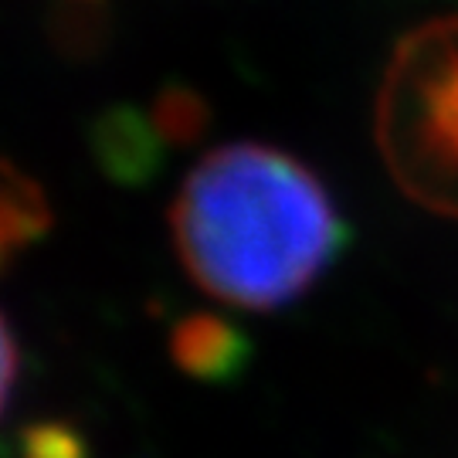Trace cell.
Returning a JSON list of instances; mask_svg holds the SVG:
<instances>
[{
	"label": "cell",
	"mask_w": 458,
	"mask_h": 458,
	"mask_svg": "<svg viewBox=\"0 0 458 458\" xmlns=\"http://www.w3.org/2000/svg\"><path fill=\"white\" fill-rule=\"evenodd\" d=\"M187 276L234 310L299 302L350 242L327 183L293 153L265 143L211 149L170 208Z\"/></svg>",
	"instance_id": "6da1fadb"
},
{
	"label": "cell",
	"mask_w": 458,
	"mask_h": 458,
	"mask_svg": "<svg viewBox=\"0 0 458 458\" xmlns=\"http://www.w3.org/2000/svg\"><path fill=\"white\" fill-rule=\"evenodd\" d=\"M374 136L394 183L425 211L458 221V14L397 41Z\"/></svg>",
	"instance_id": "7a4b0ae2"
},
{
	"label": "cell",
	"mask_w": 458,
	"mask_h": 458,
	"mask_svg": "<svg viewBox=\"0 0 458 458\" xmlns=\"http://www.w3.org/2000/svg\"><path fill=\"white\" fill-rule=\"evenodd\" d=\"M166 350L177 370L200 384H231L251 363V340L225 316L208 310L183 312L170 323Z\"/></svg>",
	"instance_id": "3957f363"
},
{
	"label": "cell",
	"mask_w": 458,
	"mask_h": 458,
	"mask_svg": "<svg viewBox=\"0 0 458 458\" xmlns=\"http://www.w3.org/2000/svg\"><path fill=\"white\" fill-rule=\"evenodd\" d=\"M166 143L149 119V109L119 106L92 126V153L98 166L119 183L149 181L166 157Z\"/></svg>",
	"instance_id": "277c9868"
},
{
	"label": "cell",
	"mask_w": 458,
	"mask_h": 458,
	"mask_svg": "<svg viewBox=\"0 0 458 458\" xmlns=\"http://www.w3.org/2000/svg\"><path fill=\"white\" fill-rule=\"evenodd\" d=\"M51 228V204L31 174L0 160V276Z\"/></svg>",
	"instance_id": "5b68a950"
},
{
	"label": "cell",
	"mask_w": 458,
	"mask_h": 458,
	"mask_svg": "<svg viewBox=\"0 0 458 458\" xmlns=\"http://www.w3.org/2000/svg\"><path fill=\"white\" fill-rule=\"evenodd\" d=\"M149 119L166 147H191L211 126V106L191 85H166L149 102Z\"/></svg>",
	"instance_id": "8992f818"
},
{
	"label": "cell",
	"mask_w": 458,
	"mask_h": 458,
	"mask_svg": "<svg viewBox=\"0 0 458 458\" xmlns=\"http://www.w3.org/2000/svg\"><path fill=\"white\" fill-rule=\"evenodd\" d=\"M24 458H85V442L68 425H34L24 435Z\"/></svg>",
	"instance_id": "52a82bcc"
},
{
	"label": "cell",
	"mask_w": 458,
	"mask_h": 458,
	"mask_svg": "<svg viewBox=\"0 0 458 458\" xmlns=\"http://www.w3.org/2000/svg\"><path fill=\"white\" fill-rule=\"evenodd\" d=\"M17 340L11 327H7V319L0 316V411L7 408V401H11V391H14V380H17Z\"/></svg>",
	"instance_id": "ba28073f"
},
{
	"label": "cell",
	"mask_w": 458,
	"mask_h": 458,
	"mask_svg": "<svg viewBox=\"0 0 458 458\" xmlns=\"http://www.w3.org/2000/svg\"><path fill=\"white\" fill-rule=\"evenodd\" d=\"M79 4H85V0H79Z\"/></svg>",
	"instance_id": "9c48e42d"
}]
</instances>
